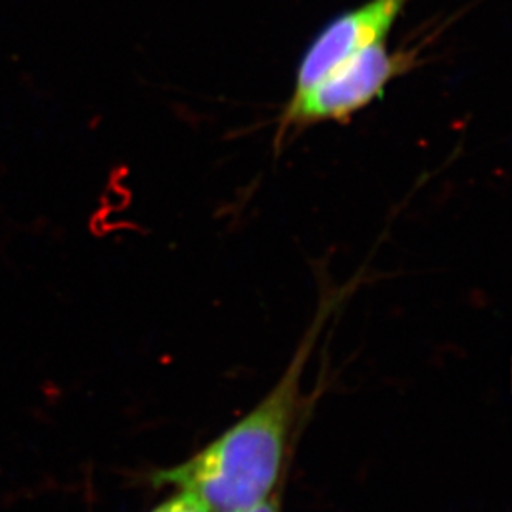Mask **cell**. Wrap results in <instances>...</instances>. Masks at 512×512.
Here are the masks:
<instances>
[{
	"label": "cell",
	"instance_id": "1",
	"mask_svg": "<svg viewBox=\"0 0 512 512\" xmlns=\"http://www.w3.org/2000/svg\"><path fill=\"white\" fill-rule=\"evenodd\" d=\"M330 312L327 299L266 397L193 456L153 471L151 484L196 494L213 512H242L271 498L281 488L299 420L305 368Z\"/></svg>",
	"mask_w": 512,
	"mask_h": 512
},
{
	"label": "cell",
	"instance_id": "2",
	"mask_svg": "<svg viewBox=\"0 0 512 512\" xmlns=\"http://www.w3.org/2000/svg\"><path fill=\"white\" fill-rule=\"evenodd\" d=\"M418 50L388 49L378 42L343 60L319 82L292 92L281 115L279 135L292 128L343 121L382 97L395 78L416 65Z\"/></svg>",
	"mask_w": 512,
	"mask_h": 512
},
{
	"label": "cell",
	"instance_id": "3",
	"mask_svg": "<svg viewBox=\"0 0 512 512\" xmlns=\"http://www.w3.org/2000/svg\"><path fill=\"white\" fill-rule=\"evenodd\" d=\"M410 0H367L330 20L305 49L295 73L294 92H302L358 50L387 42Z\"/></svg>",
	"mask_w": 512,
	"mask_h": 512
},
{
	"label": "cell",
	"instance_id": "4",
	"mask_svg": "<svg viewBox=\"0 0 512 512\" xmlns=\"http://www.w3.org/2000/svg\"><path fill=\"white\" fill-rule=\"evenodd\" d=\"M150 512H213L196 494L176 489L171 496L161 501Z\"/></svg>",
	"mask_w": 512,
	"mask_h": 512
},
{
	"label": "cell",
	"instance_id": "5",
	"mask_svg": "<svg viewBox=\"0 0 512 512\" xmlns=\"http://www.w3.org/2000/svg\"><path fill=\"white\" fill-rule=\"evenodd\" d=\"M242 512H281V489H277L276 493L272 494L271 498L266 501L252 506Z\"/></svg>",
	"mask_w": 512,
	"mask_h": 512
}]
</instances>
